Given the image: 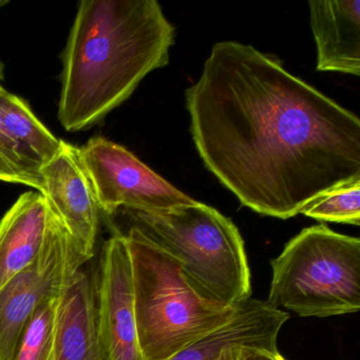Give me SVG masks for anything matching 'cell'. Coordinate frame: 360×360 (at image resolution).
<instances>
[{
    "mask_svg": "<svg viewBox=\"0 0 360 360\" xmlns=\"http://www.w3.org/2000/svg\"><path fill=\"white\" fill-rule=\"evenodd\" d=\"M51 360H106L98 336L96 278L84 266L60 295Z\"/></svg>",
    "mask_w": 360,
    "mask_h": 360,
    "instance_id": "8fae6325",
    "label": "cell"
},
{
    "mask_svg": "<svg viewBox=\"0 0 360 360\" xmlns=\"http://www.w3.org/2000/svg\"><path fill=\"white\" fill-rule=\"evenodd\" d=\"M9 4L8 0H0V8H3L4 6H7Z\"/></svg>",
    "mask_w": 360,
    "mask_h": 360,
    "instance_id": "44dd1931",
    "label": "cell"
},
{
    "mask_svg": "<svg viewBox=\"0 0 360 360\" xmlns=\"http://www.w3.org/2000/svg\"><path fill=\"white\" fill-rule=\"evenodd\" d=\"M88 261L58 218L37 260L0 288V360L14 359L37 309L60 296Z\"/></svg>",
    "mask_w": 360,
    "mask_h": 360,
    "instance_id": "8992f818",
    "label": "cell"
},
{
    "mask_svg": "<svg viewBox=\"0 0 360 360\" xmlns=\"http://www.w3.org/2000/svg\"><path fill=\"white\" fill-rule=\"evenodd\" d=\"M134 314L144 360H169L185 347L224 326L239 307L208 302L191 288L176 259L128 226Z\"/></svg>",
    "mask_w": 360,
    "mask_h": 360,
    "instance_id": "277c9868",
    "label": "cell"
},
{
    "mask_svg": "<svg viewBox=\"0 0 360 360\" xmlns=\"http://www.w3.org/2000/svg\"><path fill=\"white\" fill-rule=\"evenodd\" d=\"M185 101L204 165L255 212L286 220L360 180L359 117L252 46L214 44Z\"/></svg>",
    "mask_w": 360,
    "mask_h": 360,
    "instance_id": "6da1fadb",
    "label": "cell"
},
{
    "mask_svg": "<svg viewBox=\"0 0 360 360\" xmlns=\"http://www.w3.org/2000/svg\"><path fill=\"white\" fill-rule=\"evenodd\" d=\"M300 214L323 222L360 224V180L340 185L307 203Z\"/></svg>",
    "mask_w": 360,
    "mask_h": 360,
    "instance_id": "9a60e30c",
    "label": "cell"
},
{
    "mask_svg": "<svg viewBox=\"0 0 360 360\" xmlns=\"http://www.w3.org/2000/svg\"><path fill=\"white\" fill-rule=\"evenodd\" d=\"M58 221L39 191L22 193L0 220V288L41 255Z\"/></svg>",
    "mask_w": 360,
    "mask_h": 360,
    "instance_id": "30bf717a",
    "label": "cell"
},
{
    "mask_svg": "<svg viewBox=\"0 0 360 360\" xmlns=\"http://www.w3.org/2000/svg\"><path fill=\"white\" fill-rule=\"evenodd\" d=\"M1 87V85H0ZM41 166L12 140L0 117V181L41 191Z\"/></svg>",
    "mask_w": 360,
    "mask_h": 360,
    "instance_id": "e0dca14e",
    "label": "cell"
},
{
    "mask_svg": "<svg viewBox=\"0 0 360 360\" xmlns=\"http://www.w3.org/2000/svg\"><path fill=\"white\" fill-rule=\"evenodd\" d=\"M266 302L301 317H332L360 309V240L324 224L302 229L271 261Z\"/></svg>",
    "mask_w": 360,
    "mask_h": 360,
    "instance_id": "5b68a950",
    "label": "cell"
},
{
    "mask_svg": "<svg viewBox=\"0 0 360 360\" xmlns=\"http://www.w3.org/2000/svg\"><path fill=\"white\" fill-rule=\"evenodd\" d=\"M241 360H285L278 349H260V347H241Z\"/></svg>",
    "mask_w": 360,
    "mask_h": 360,
    "instance_id": "ac0fdd59",
    "label": "cell"
},
{
    "mask_svg": "<svg viewBox=\"0 0 360 360\" xmlns=\"http://www.w3.org/2000/svg\"><path fill=\"white\" fill-rule=\"evenodd\" d=\"M79 151L101 212L107 216L121 208L166 210L195 202L112 141L96 136Z\"/></svg>",
    "mask_w": 360,
    "mask_h": 360,
    "instance_id": "52a82bcc",
    "label": "cell"
},
{
    "mask_svg": "<svg viewBox=\"0 0 360 360\" xmlns=\"http://www.w3.org/2000/svg\"><path fill=\"white\" fill-rule=\"evenodd\" d=\"M96 316L106 360H144L134 314L131 260L119 231L105 242L101 255Z\"/></svg>",
    "mask_w": 360,
    "mask_h": 360,
    "instance_id": "ba28073f",
    "label": "cell"
},
{
    "mask_svg": "<svg viewBox=\"0 0 360 360\" xmlns=\"http://www.w3.org/2000/svg\"><path fill=\"white\" fill-rule=\"evenodd\" d=\"M5 79V66H4L3 62L0 60V83Z\"/></svg>",
    "mask_w": 360,
    "mask_h": 360,
    "instance_id": "ffe728a7",
    "label": "cell"
},
{
    "mask_svg": "<svg viewBox=\"0 0 360 360\" xmlns=\"http://www.w3.org/2000/svg\"><path fill=\"white\" fill-rule=\"evenodd\" d=\"M41 191L79 252L91 259L100 229L101 210L77 147L63 141L60 153L41 166Z\"/></svg>",
    "mask_w": 360,
    "mask_h": 360,
    "instance_id": "9c48e42d",
    "label": "cell"
},
{
    "mask_svg": "<svg viewBox=\"0 0 360 360\" xmlns=\"http://www.w3.org/2000/svg\"><path fill=\"white\" fill-rule=\"evenodd\" d=\"M117 212L178 261L187 283L204 300L239 307L252 298L243 238L216 208L195 201L172 210Z\"/></svg>",
    "mask_w": 360,
    "mask_h": 360,
    "instance_id": "3957f363",
    "label": "cell"
},
{
    "mask_svg": "<svg viewBox=\"0 0 360 360\" xmlns=\"http://www.w3.org/2000/svg\"><path fill=\"white\" fill-rule=\"evenodd\" d=\"M309 24L322 72L360 75V0H311Z\"/></svg>",
    "mask_w": 360,
    "mask_h": 360,
    "instance_id": "7c38bea8",
    "label": "cell"
},
{
    "mask_svg": "<svg viewBox=\"0 0 360 360\" xmlns=\"http://www.w3.org/2000/svg\"><path fill=\"white\" fill-rule=\"evenodd\" d=\"M241 347H233L221 354L218 360H241Z\"/></svg>",
    "mask_w": 360,
    "mask_h": 360,
    "instance_id": "d6986e66",
    "label": "cell"
},
{
    "mask_svg": "<svg viewBox=\"0 0 360 360\" xmlns=\"http://www.w3.org/2000/svg\"><path fill=\"white\" fill-rule=\"evenodd\" d=\"M290 315L266 301L250 298L224 326L212 330L169 360H218L233 347L278 349L280 330Z\"/></svg>",
    "mask_w": 360,
    "mask_h": 360,
    "instance_id": "4fadbf2b",
    "label": "cell"
},
{
    "mask_svg": "<svg viewBox=\"0 0 360 360\" xmlns=\"http://www.w3.org/2000/svg\"><path fill=\"white\" fill-rule=\"evenodd\" d=\"M0 117L8 134L24 153L43 166L53 159L63 146V140L56 138L37 119L28 102L0 87Z\"/></svg>",
    "mask_w": 360,
    "mask_h": 360,
    "instance_id": "5bb4252c",
    "label": "cell"
},
{
    "mask_svg": "<svg viewBox=\"0 0 360 360\" xmlns=\"http://www.w3.org/2000/svg\"><path fill=\"white\" fill-rule=\"evenodd\" d=\"M60 297L48 299L37 309L25 330L13 360H51Z\"/></svg>",
    "mask_w": 360,
    "mask_h": 360,
    "instance_id": "2e32d148",
    "label": "cell"
},
{
    "mask_svg": "<svg viewBox=\"0 0 360 360\" xmlns=\"http://www.w3.org/2000/svg\"><path fill=\"white\" fill-rule=\"evenodd\" d=\"M176 29L155 0H84L63 52L58 117L66 131L88 130L167 66Z\"/></svg>",
    "mask_w": 360,
    "mask_h": 360,
    "instance_id": "7a4b0ae2",
    "label": "cell"
}]
</instances>
